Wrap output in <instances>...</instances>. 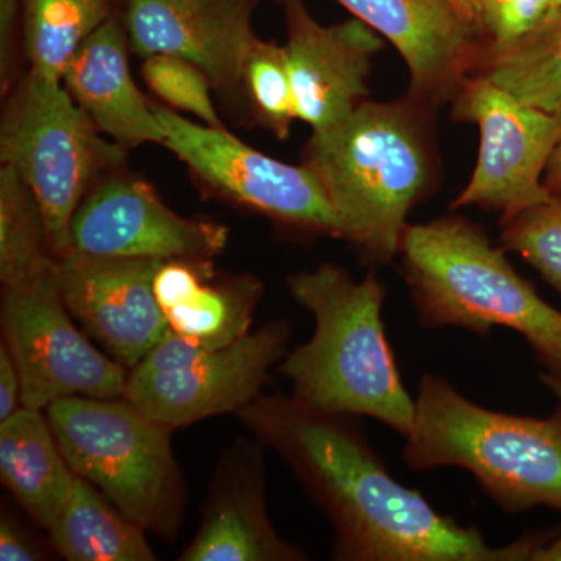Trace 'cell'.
<instances>
[{
	"label": "cell",
	"mask_w": 561,
	"mask_h": 561,
	"mask_svg": "<svg viewBox=\"0 0 561 561\" xmlns=\"http://www.w3.org/2000/svg\"><path fill=\"white\" fill-rule=\"evenodd\" d=\"M545 186L552 195H561V140L546 169Z\"/></svg>",
	"instance_id": "1f68e13d"
},
{
	"label": "cell",
	"mask_w": 561,
	"mask_h": 561,
	"mask_svg": "<svg viewBox=\"0 0 561 561\" xmlns=\"http://www.w3.org/2000/svg\"><path fill=\"white\" fill-rule=\"evenodd\" d=\"M46 415L76 476L144 529L179 531L184 485L169 427L124 397L61 398Z\"/></svg>",
	"instance_id": "52a82bcc"
},
{
	"label": "cell",
	"mask_w": 561,
	"mask_h": 561,
	"mask_svg": "<svg viewBox=\"0 0 561 561\" xmlns=\"http://www.w3.org/2000/svg\"><path fill=\"white\" fill-rule=\"evenodd\" d=\"M127 151L99 131L61 81L27 69L3 95L0 164L13 169L38 202L57 260L72 251L70 224L80 203L125 168Z\"/></svg>",
	"instance_id": "8992f818"
},
{
	"label": "cell",
	"mask_w": 561,
	"mask_h": 561,
	"mask_svg": "<svg viewBox=\"0 0 561 561\" xmlns=\"http://www.w3.org/2000/svg\"><path fill=\"white\" fill-rule=\"evenodd\" d=\"M262 443L289 463L335 530L346 561H526L541 541L491 546L481 531L435 511L402 485L346 415L294 398L260 397L239 412Z\"/></svg>",
	"instance_id": "6da1fadb"
},
{
	"label": "cell",
	"mask_w": 561,
	"mask_h": 561,
	"mask_svg": "<svg viewBox=\"0 0 561 561\" xmlns=\"http://www.w3.org/2000/svg\"><path fill=\"white\" fill-rule=\"evenodd\" d=\"M239 110L276 139L289 138L298 116L284 44L261 38L253 44L243 62Z\"/></svg>",
	"instance_id": "d4e9b609"
},
{
	"label": "cell",
	"mask_w": 561,
	"mask_h": 561,
	"mask_svg": "<svg viewBox=\"0 0 561 561\" xmlns=\"http://www.w3.org/2000/svg\"><path fill=\"white\" fill-rule=\"evenodd\" d=\"M431 106L411 95L362 102L341 124L312 133L301 161L320 181L339 239L370 268L400 254L409 214L437 172Z\"/></svg>",
	"instance_id": "7a4b0ae2"
},
{
	"label": "cell",
	"mask_w": 561,
	"mask_h": 561,
	"mask_svg": "<svg viewBox=\"0 0 561 561\" xmlns=\"http://www.w3.org/2000/svg\"><path fill=\"white\" fill-rule=\"evenodd\" d=\"M162 262L76 251L57 260L69 312L127 370L138 367L171 331L154 295V275Z\"/></svg>",
	"instance_id": "5bb4252c"
},
{
	"label": "cell",
	"mask_w": 561,
	"mask_h": 561,
	"mask_svg": "<svg viewBox=\"0 0 561 561\" xmlns=\"http://www.w3.org/2000/svg\"><path fill=\"white\" fill-rule=\"evenodd\" d=\"M164 127L162 146L186 164L203 186L280 227L339 239L337 220L320 181L305 164L278 161L236 138L154 103Z\"/></svg>",
	"instance_id": "30bf717a"
},
{
	"label": "cell",
	"mask_w": 561,
	"mask_h": 561,
	"mask_svg": "<svg viewBox=\"0 0 561 561\" xmlns=\"http://www.w3.org/2000/svg\"><path fill=\"white\" fill-rule=\"evenodd\" d=\"M43 552L14 523L10 516L3 515L0 519V560L2 561H36L43 560Z\"/></svg>",
	"instance_id": "f546056e"
},
{
	"label": "cell",
	"mask_w": 561,
	"mask_h": 561,
	"mask_svg": "<svg viewBox=\"0 0 561 561\" xmlns=\"http://www.w3.org/2000/svg\"><path fill=\"white\" fill-rule=\"evenodd\" d=\"M402 460L415 471H468L508 513H561V405L549 416L490 411L427 373Z\"/></svg>",
	"instance_id": "5b68a950"
},
{
	"label": "cell",
	"mask_w": 561,
	"mask_h": 561,
	"mask_svg": "<svg viewBox=\"0 0 561 561\" xmlns=\"http://www.w3.org/2000/svg\"><path fill=\"white\" fill-rule=\"evenodd\" d=\"M264 0H121L133 54H172L205 70L214 91L239 110L243 62L260 36L253 16ZM278 2V0H276Z\"/></svg>",
	"instance_id": "4fadbf2b"
},
{
	"label": "cell",
	"mask_w": 561,
	"mask_h": 561,
	"mask_svg": "<svg viewBox=\"0 0 561 561\" xmlns=\"http://www.w3.org/2000/svg\"><path fill=\"white\" fill-rule=\"evenodd\" d=\"M154 295L172 332L221 348L249 334L262 284L251 275L217 278L213 260H172L158 268Z\"/></svg>",
	"instance_id": "d6986e66"
},
{
	"label": "cell",
	"mask_w": 561,
	"mask_h": 561,
	"mask_svg": "<svg viewBox=\"0 0 561 561\" xmlns=\"http://www.w3.org/2000/svg\"><path fill=\"white\" fill-rule=\"evenodd\" d=\"M339 2L397 47L409 70L408 95L431 108L453 103L478 65V31L449 0Z\"/></svg>",
	"instance_id": "2e32d148"
},
{
	"label": "cell",
	"mask_w": 561,
	"mask_h": 561,
	"mask_svg": "<svg viewBox=\"0 0 561 561\" xmlns=\"http://www.w3.org/2000/svg\"><path fill=\"white\" fill-rule=\"evenodd\" d=\"M261 454L242 449L228 457L210 494L201 529L181 553L183 561H300L297 546L284 541L265 507Z\"/></svg>",
	"instance_id": "ac0fdd59"
},
{
	"label": "cell",
	"mask_w": 561,
	"mask_h": 561,
	"mask_svg": "<svg viewBox=\"0 0 561 561\" xmlns=\"http://www.w3.org/2000/svg\"><path fill=\"white\" fill-rule=\"evenodd\" d=\"M287 286L316 321L312 337L279 365L291 398L330 415L368 416L405 437L415 400L402 383L387 339V291L376 268L356 280L341 265L321 264L294 273Z\"/></svg>",
	"instance_id": "3957f363"
},
{
	"label": "cell",
	"mask_w": 561,
	"mask_h": 561,
	"mask_svg": "<svg viewBox=\"0 0 561 561\" xmlns=\"http://www.w3.org/2000/svg\"><path fill=\"white\" fill-rule=\"evenodd\" d=\"M290 328L273 320L221 348L169 334L128 373L124 398L173 431L241 412L261 397L268 373L287 354Z\"/></svg>",
	"instance_id": "ba28073f"
},
{
	"label": "cell",
	"mask_w": 561,
	"mask_h": 561,
	"mask_svg": "<svg viewBox=\"0 0 561 561\" xmlns=\"http://www.w3.org/2000/svg\"><path fill=\"white\" fill-rule=\"evenodd\" d=\"M49 534L55 551L69 561L157 560L146 529L79 476Z\"/></svg>",
	"instance_id": "44dd1931"
},
{
	"label": "cell",
	"mask_w": 561,
	"mask_h": 561,
	"mask_svg": "<svg viewBox=\"0 0 561 561\" xmlns=\"http://www.w3.org/2000/svg\"><path fill=\"white\" fill-rule=\"evenodd\" d=\"M402 275L424 328H460L479 335L518 332L546 373L561 376V311L523 278L479 225L459 216L409 224Z\"/></svg>",
	"instance_id": "277c9868"
},
{
	"label": "cell",
	"mask_w": 561,
	"mask_h": 561,
	"mask_svg": "<svg viewBox=\"0 0 561 561\" xmlns=\"http://www.w3.org/2000/svg\"><path fill=\"white\" fill-rule=\"evenodd\" d=\"M22 47L21 0H0V90L2 98L21 73L18 69Z\"/></svg>",
	"instance_id": "f1b7e54d"
},
{
	"label": "cell",
	"mask_w": 561,
	"mask_h": 561,
	"mask_svg": "<svg viewBox=\"0 0 561 561\" xmlns=\"http://www.w3.org/2000/svg\"><path fill=\"white\" fill-rule=\"evenodd\" d=\"M472 76L483 77L535 108L561 111V7L529 36L479 55Z\"/></svg>",
	"instance_id": "603a6c76"
},
{
	"label": "cell",
	"mask_w": 561,
	"mask_h": 561,
	"mask_svg": "<svg viewBox=\"0 0 561 561\" xmlns=\"http://www.w3.org/2000/svg\"><path fill=\"white\" fill-rule=\"evenodd\" d=\"M553 7L556 0H479L474 25L481 51L505 49L519 43L540 27Z\"/></svg>",
	"instance_id": "83f0119b"
},
{
	"label": "cell",
	"mask_w": 561,
	"mask_h": 561,
	"mask_svg": "<svg viewBox=\"0 0 561 561\" xmlns=\"http://www.w3.org/2000/svg\"><path fill=\"white\" fill-rule=\"evenodd\" d=\"M140 73L147 88L165 105L197 117L208 127L225 128L210 94L213 83L194 62L179 55L154 54L144 58Z\"/></svg>",
	"instance_id": "4316f807"
},
{
	"label": "cell",
	"mask_w": 561,
	"mask_h": 561,
	"mask_svg": "<svg viewBox=\"0 0 561 561\" xmlns=\"http://www.w3.org/2000/svg\"><path fill=\"white\" fill-rule=\"evenodd\" d=\"M531 561H561V534L548 545L541 542L531 557Z\"/></svg>",
	"instance_id": "d6a6232c"
},
{
	"label": "cell",
	"mask_w": 561,
	"mask_h": 561,
	"mask_svg": "<svg viewBox=\"0 0 561 561\" xmlns=\"http://www.w3.org/2000/svg\"><path fill=\"white\" fill-rule=\"evenodd\" d=\"M22 408V382L16 362L5 343L0 345V421L10 419Z\"/></svg>",
	"instance_id": "4dcf8cb0"
},
{
	"label": "cell",
	"mask_w": 561,
	"mask_h": 561,
	"mask_svg": "<svg viewBox=\"0 0 561 561\" xmlns=\"http://www.w3.org/2000/svg\"><path fill=\"white\" fill-rule=\"evenodd\" d=\"M449 2H451L453 5H456L457 9L461 11V13L467 14V16L470 18L472 24H474V11L476 7H478L479 0H449Z\"/></svg>",
	"instance_id": "e575fe53"
},
{
	"label": "cell",
	"mask_w": 561,
	"mask_h": 561,
	"mask_svg": "<svg viewBox=\"0 0 561 561\" xmlns=\"http://www.w3.org/2000/svg\"><path fill=\"white\" fill-rule=\"evenodd\" d=\"M116 9L117 0H21L27 69L61 81L80 47L116 16Z\"/></svg>",
	"instance_id": "7402d4cb"
},
{
	"label": "cell",
	"mask_w": 561,
	"mask_h": 561,
	"mask_svg": "<svg viewBox=\"0 0 561 561\" xmlns=\"http://www.w3.org/2000/svg\"><path fill=\"white\" fill-rule=\"evenodd\" d=\"M561 7V0H556V7H553V10L559 9Z\"/></svg>",
	"instance_id": "d590c367"
},
{
	"label": "cell",
	"mask_w": 561,
	"mask_h": 561,
	"mask_svg": "<svg viewBox=\"0 0 561 561\" xmlns=\"http://www.w3.org/2000/svg\"><path fill=\"white\" fill-rule=\"evenodd\" d=\"M72 319L57 261L27 283L3 287V343L20 370L22 408L46 411L69 397H124L127 368L95 348Z\"/></svg>",
	"instance_id": "9c48e42d"
},
{
	"label": "cell",
	"mask_w": 561,
	"mask_h": 561,
	"mask_svg": "<svg viewBox=\"0 0 561 561\" xmlns=\"http://www.w3.org/2000/svg\"><path fill=\"white\" fill-rule=\"evenodd\" d=\"M228 238L225 225L180 216L149 181L125 168L88 192L70 224L72 251L124 260H214Z\"/></svg>",
	"instance_id": "7c38bea8"
},
{
	"label": "cell",
	"mask_w": 561,
	"mask_h": 561,
	"mask_svg": "<svg viewBox=\"0 0 561 561\" xmlns=\"http://www.w3.org/2000/svg\"><path fill=\"white\" fill-rule=\"evenodd\" d=\"M454 121L479 130L474 171L453 209L501 210L502 219L549 201L545 173L561 140V111L548 113L471 76L451 103Z\"/></svg>",
	"instance_id": "8fae6325"
},
{
	"label": "cell",
	"mask_w": 561,
	"mask_h": 561,
	"mask_svg": "<svg viewBox=\"0 0 561 561\" xmlns=\"http://www.w3.org/2000/svg\"><path fill=\"white\" fill-rule=\"evenodd\" d=\"M541 381L548 387L549 391L560 401L561 404V376L552 375V373H545L541 375Z\"/></svg>",
	"instance_id": "836d02e7"
},
{
	"label": "cell",
	"mask_w": 561,
	"mask_h": 561,
	"mask_svg": "<svg viewBox=\"0 0 561 561\" xmlns=\"http://www.w3.org/2000/svg\"><path fill=\"white\" fill-rule=\"evenodd\" d=\"M38 202L9 165L0 164V280L27 283L55 264Z\"/></svg>",
	"instance_id": "cb8c5ba5"
},
{
	"label": "cell",
	"mask_w": 561,
	"mask_h": 561,
	"mask_svg": "<svg viewBox=\"0 0 561 561\" xmlns=\"http://www.w3.org/2000/svg\"><path fill=\"white\" fill-rule=\"evenodd\" d=\"M127 32L113 16L80 47L61 83L106 138L125 149L164 142L160 117L133 79Z\"/></svg>",
	"instance_id": "e0dca14e"
},
{
	"label": "cell",
	"mask_w": 561,
	"mask_h": 561,
	"mask_svg": "<svg viewBox=\"0 0 561 561\" xmlns=\"http://www.w3.org/2000/svg\"><path fill=\"white\" fill-rule=\"evenodd\" d=\"M44 412L21 408L0 421V476L28 515L49 530L65 508L77 476Z\"/></svg>",
	"instance_id": "ffe728a7"
},
{
	"label": "cell",
	"mask_w": 561,
	"mask_h": 561,
	"mask_svg": "<svg viewBox=\"0 0 561 561\" xmlns=\"http://www.w3.org/2000/svg\"><path fill=\"white\" fill-rule=\"evenodd\" d=\"M502 245L529 262L561 297V195L502 219Z\"/></svg>",
	"instance_id": "484cf974"
},
{
	"label": "cell",
	"mask_w": 561,
	"mask_h": 561,
	"mask_svg": "<svg viewBox=\"0 0 561 561\" xmlns=\"http://www.w3.org/2000/svg\"><path fill=\"white\" fill-rule=\"evenodd\" d=\"M286 22L287 66L298 121L312 133L341 124L368 101V79L382 36L357 18L323 25L302 0H278Z\"/></svg>",
	"instance_id": "9a60e30c"
}]
</instances>
